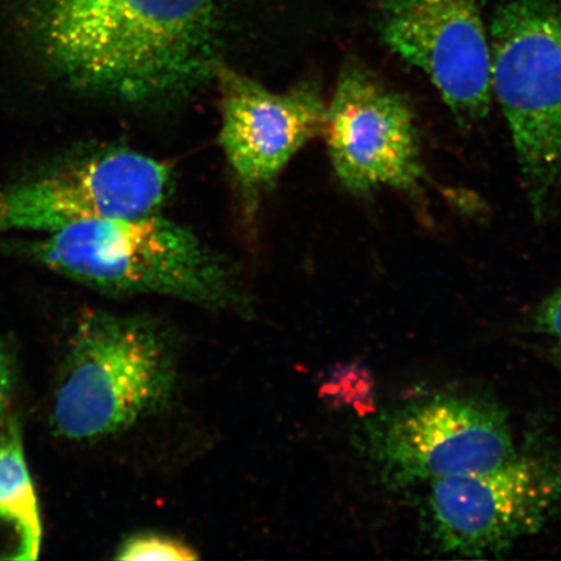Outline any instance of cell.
I'll return each instance as SVG.
<instances>
[{
    "mask_svg": "<svg viewBox=\"0 0 561 561\" xmlns=\"http://www.w3.org/2000/svg\"><path fill=\"white\" fill-rule=\"evenodd\" d=\"M224 0H32L35 35L70 82L130 103L214 80Z\"/></svg>",
    "mask_w": 561,
    "mask_h": 561,
    "instance_id": "cell-1",
    "label": "cell"
},
{
    "mask_svg": "<svg viewBox=\"0 0 561 561\" xmlns=\"http://www.w3.org/2000/svg\"><path fill=\"white\" fill-rule=\"evenodd\" d=\"M31 252L48 270L112 296H163L227 311L248 305L227 263L158 214L68 224Z\"/></svg>",
    "mask_w": 561,
    "mask_h": 561,
    "instance_id": "cell-2",
    "label": "cell"
},
{
    "mask_svg": "<svg viewBox=\"0 0 561 561\" xmlns=\"http://www.w3.org/2000/svg\"><path fill=\"white\" fill-rule=\"evenodd\" d=\"M179 364L167 328L139 314L81 316L56 386L60 437L95 442L128 432L170 405Z\"/></svg>",
    "mask_w": 561,
    "mask_h": 561,
    "instance_id": "cell-3",
    "label": "cell"
},
{
    "mask_svg": "<svg viewBox=\"0 0 561 561\" xmlns=\"http://www.w3.org/2000/svg\"><path fill=\"white\" fill-rule=\"evenodd\" d=\"M489 44L493 95L541 216L561 182V0H497Z\"/></svg>",
    "mask_w": 561,
    "mask_h": 561,
    "instance_id": "cell-4",
    "label": "cell"
},
{
    "mask_svg": "<svg viewBox=\"0 0 561 561\" xmlns=\"http://www.w3.org/2000/svg\"><path fill=\"white\" fill-rule=\"evenodd\" d=\"M359 446L378 479L394 491L489 471L517 448L500 404L456 394L386 407L364 420Z\"/></svg>",
    "mask_w": 561,
    "mask_h": 561,
    "instance_id": "cell-5",
    "label": "cell"
},
{
    "mask_svg": "<svg viewBox=\"0 0 561 561\" xmlns=\"http://www.w3.org/2000/svg\"><path fill=\"white\" fill-rule=\"evenodd\" d=\"M561 517V446L530 439L489 471L430 485L427 525L437 550L501 558Z\"/></svg>",
    "mask_w": 561,
    "mask_h": 561,
    "instance_id": "cell-6",
    "label": "cell"
},
{
    "mask_svg": "<svg viewBox=\"0 0 561 561\" xmlns=\"http://www.w3.org/2000/svg\"><path fill=\"white\" fill-rule=\"evenodd\" d=\"M172 167L112 149L0 192V231H54L98 219L157 215L171 193Z\"/></svg>",
    "mask_w": 561,
    "mask_h": 561,
    "instance_id": "cell-7",
    "label": "cell"
},
{
    "mask_svg": "<svg viewBox=\"0 0 561 561\" xmlns=\"http://www.w3.org/2000/svg\"><path fill=\"white\" fill-rule=\"evenodd\" d=\"M322 136L336 179L351 194L383 187L412 192L423 180L419 128L410 103L362 62L343 68Z\"/></svg>",
    "mask_w": 561,
    "mask_h": 561,
    "instance_id": "cell-8",
    "label": "cell"
},
{
    "mask_svg": "<svg viewBox=\"0 0 561 561\" xmlns=\"http://www.w3.org/2000/svg\"><path fill=\"white\" fill-rule=\"evenodd\" d=\"M486 0H378V30L392 51L423 70L462 124L493 102Z\"/></svg>",
    "mask_w": 561,
    "mask_h": 561,
    "instance_id": "cell-9",
    "label": "cell"
},
{
    "mask_svg": "<svg viewBox=\"0 0 561 561\" xmlns=\"http://www.w3.org/2000/svg\"><path fill=\"white\" fill-rule=\"evenodd\" d=\"M214 80L220 91V146L249 194L272 184L324 131L328 104L310 83L277 93L220 61Z\"/></svg>",
    "mask_w": 561,
    "mask_h": 561,
    "instance_id": "cell-10",
    "label": "cell"
},
{
    "mask_svg": "<svg viewBox=\"0 0 561 561\" xmlns=\"http://www.w3.org/2000/svg\"><path fill=\"white\" fill-rule=\"evenodd\" d=\"M41 538L38 501L23 437L18 421L10 420L0 438V559H37Z\"/></svg>",
    "mask_w": 561,
    "mask_h": 561,
    "instance_id": "cell-11",
    "label": "cell"
},
{
    "mask_svg": "<svg viewBox=\"0 0 561 561\" xmlns=\"http://www.w3.org/2000/svg\"><path fill=\"white\" fill-rule=\"evenodd\" d=\"M191 545L161 533L140 531L125 538L117 547L116 560H195L198 559Z\"/></svg>",
    "mask_w": 561,
    "mask_h": 561,
    "instance_id": "cell-12",
    "label": "cell"
},
{
    "mask_svg": "<svg viewBox=\"0 0 561 561\" xmlns=\"http://www.w3.org/2000/svg\"><path fill=\"white\" fill-rule=\"evenodd\" d=\"M536 329L557 339L561 343V286L538 308Z\"/></svg>",
    "mask_w": 561,
    "mask_h": 561,
    "instance_id": "cell-13",
    "label": "cell"
},
{
    "mask_svg": "<svg viewBox=\"0 0 561 561\" xmlns=\"http://www.w3.org/2000/svg\"><path fill=\"white\" fill-rule=\"evenodd\" d=\"M13 388V367L9 351L0 342V417L4 415Z\"/></svg>",
    "mask_w": 561,
    "mask_h": 561,
    "instance_id": "cell-14",
    "label": "cell"
},
{
    "mask_svg": "<svg viewBox=\"0 0 561 561\" xmlns=\"http://www.w3.org/2000/svg\"><path fill=\"white\" fill-rule=\"evenodd\" d=\"M553 354H556L557 360L560 364L561 367V343L560 345L553 351Z\"/></svg>",
    "mask_w": 561,
    "mask_h": 561,
    "instance_id": "cell-15",
    "label": "cell"
}]
</instances>
